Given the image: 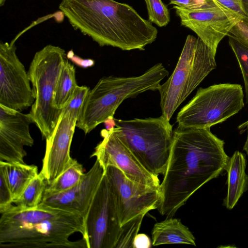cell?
<instances>
[{"label": "cell", "mask_w": 248, "mask_h": 248, "mask_svg": "<svg viewBox=\"0 0 248 248\" xmlns=\"http://www.w3.org/2000/svg\"><path fill=\"white\" fill-rule=\"evenodd\" d=\"M229 158L224 140L214 135L210 128L177 126L159 186V213L174 216L198 189L218 177Z\"/></svg>", "instance_id": "obj_1"}, {"label": "cell", "mask_w": 248, "mask_h": 248, "mask_svg": "<svg viewBox=\"0 0 248 248\" xmlns=\"http://www.w3.org/2000/svg\"><path fill=\"white\" fill-rule=\"evenodd\" d=\"M59 8L76 30L100 46L144 50L157 30L131 6L114 0H62Z\"/></svg>", "instance_id": "obj_2"}, {"label": "cell", "mask_w": 248, "mask_h": 248, "mask_svg": "<svg viewBox=\"0 0 248 248\" xmlns=\"http://www.w3.org/2000/svg\"><path fill=\"white\" fill-rule=\"evenodd\" d=\"M75 232L84 235L82 216L42 204L31 209H20L13 205L1 214V248H87L83 238L69 240Z\"/></svg>", "instance_id": "obj_3"}, {"label": "cell", "mask_w": 248, "mask_h": 248, "mask_svg": "<svg viewBox=\"0 0 248 248\" xmlns=\"http://www.w3.org/2000/svg\"><path fill=\"white\" fill-rule=\"evenodd\" d=\"M169 71L158 63L138 76L103 77L85 98L76 127L85 134L109 118L125 99L133 98L148 91H158L161 81Z\"/></svg>", "instance_id": "obj_4"}, {"label": "cell", "mask_w": 248, "mask_h": 248, "mask_svg": "<svg viewBox=\"0 0 248 248\" xmlns=\"http://www.w3.org/2000/svg\"><path fill=\"white\" fill-rule=\"evenodd\" d=\"M216 54L199 37L187 36L173 72L158 90L161 115L167 120L217 67Z\"/></svg>", "instance_id": "obj_5"}, {"label": "cell", "mask_w": 248, "mask_h": 248, "mask_svg": "<svg viewBox=\"0 0 248 248\" xmlns=\"http://www.w3.org/2000/svg\"><path fill=\"white\" fill-rule=\"evenodd\" d=\"M67 60L63 49L47 45L34 54L28 71L34 97L29 113L46 141L51 137L63 109L55 108L53 101L57 81Z\"/></svg>", "instance_id": "obj_6"}, {"label": "cell", "mask_w": 248, "mask_h": 248, "mask_svg": "<svg viewBox=\"0 0 248 248\" xmlns=\"http://www.w3.org/2000/svg\"><path fill=\"white\" fill-rule=\"evenodd\" d=\"M115 131L141 164L158 175L165 172L173 140L172 126L162 115L118 120Z\"/></svg>", "instance_id": "obj_7"}, {"label": "cell", "mask_w": 248, "mask_h": 248, "mask_svg": "<svg viewBox=\"0 0 248 248\" xmlns=\"http://www.w3.org/2000/svg\"><path fill=\"white\" fill-rule=\"evenodd\" d=\"M244 106L242 86L222 83L200 88L178 113V126L210 128L237 113Z\"/></svg>", "instance_id": "obj_8"}, {"label": "cell", "mask_w": 248, "mask_h": 248, "mask_svg": "<svg viewBox=\"0 0 248 248\" xmlns=\"http://www.w3.org/2000/svg\"><path fill=\"white\" fill-rule=\"evenodd\" d=\"M89 91L87 86L78 85L63 108L51 137L46 141L40 172L47 185L52 183L72 161L71 142L80 110Z\"/></svg>", "instance_id": "obj_9"}, {"label": "cell", "mask_w": 248, "mask_h": 248, "mask_svg": "<svg viewBox=\"0 0 248 248\" xmlns=\"http://www.w3.org/2000/svg\"><path fill=\"white\" fill-rule=\"evenodd\" d=\"M87 248H115L121 230L115 198L104 175L84 217Z\"/></svg>", "instance_id": "obj_10"}, {"label": "cell", "mask_w": 248, "mask_h": 248, "mask_svg": "<svg viewBox=\"0 0 248 248\" xmlns=\"http://www.w3.org/2000/svg\"><path fill=\"white\" fill-rule=\"evenodd\" d=\"M104 175L112 188L121 225L150 211L157 209L159 188L136 183L118 168L108 166Z\"/></svg>", "instance_id": "obj_11"}, {"label": "cell", "mask_w": 248, "mask_h": 248, "mask_svg": "<svg viewBox=\"0 0 248 248\" xmlns=\"http://www.w3.org/2000/svg\"><path fill=\"white\" fill-rule=\"evenodd\" d=\"M16 49L15 41L0 43V105L22 111L32 106L34 97Z\"/></svg>", "instance_id": "obj_12"}, {"label": "cell", "mask_w": 248, "mask_h": 248, "mask_svg": "<svg viewBox=\"0 0 248 248\" xmlns=\"http://www.w3.org/2000/svg\"><path fill=\"white\" fill-rule=\"evenodd\" d=\"M103 138L91 156L96 157L104 172L108 166L120 170L129 179L146 186L159 188L158 175L147 170L139 162L117 134L115 127L103 129Z\"/></svg>", "instance_id": "obj_13"}, {"label": "cell", "mask_w": 248, "mask_h": 248, "mask_svg": "<svg viewBox=\"0 0 248 248\" xmlns=\"http://www.w3.org/2000/svg\"><path fill=\"white\" fill-rule=\"evenodd\" d=\"M181 25L194 31L216 54L218 45L233 26L243 17L220 5L199 10H188L174 5Z\"/></svg>", "instance_id": "obj_14"}, {"label": "cell", "mask_w": 248, "mask_h": 248, "mask_svg": "<svg viewBox=\"0 0 248 248\" xmlns=\"http://www.w3.org/2000/svg\"><path fill=\"white\" fill-rule=\"evenodd\" d=\"M31 123L30 113L0 105V161L25 163L24 147L34 143L29 129Z\"/></svg>", "instance_id": "obj_15"}, {"label": "cell", "mask_w": 248, "mask_h": 248, "mask_svg": "<svg viewBox=\"0 0 248 248\" xmlns=\"http://www.w3.org/2000/svg\"><path fill=\"white\" fill-rule=\"evenodd\" d=\"M104 174L96 159L76 185L63 192L43 197L40 204L78 214L84 219Z\"/></svg>", "instance_id": "obj_16"}, {"label": "cell", "mask_w": 248, "mask_h": 248, "mask_svg": "<svg viewBox=\"0 0 248 248\" xmlns=\"http://www.w3.org/2000/svg\"><path fill=\"white\" fill-rule=\"evenodd\" d=\"M246 167L245 155L238 151L230 157L225 167L228 174V190L223 205L228 209H232L243 193L248 190Z\"/></svg>", "instance_id": "obj_17"}, {"label": "cell", "mask_w": 248, "mask_h": 248, "mask_svg": "<svg viewBox=\"0 0 248 248\" xmlns=\"http://www.w3.org/2000/svg\"><path fill=\"white\" fill-rule=\"evenodd\" d=\"M152 245L185 244L196 246L195 238L181 220L168 217L155 224L152 231Z\"/></svg>", "instance_id": "obj_18"}, {"label": "cell", "mask_w": 248, "mask_h": 248, "mask_svg": "<svg viewBox=\"0 0 248 248\" xmlns=\"http://www.w3.org/2000/svg\"><path fill=\"white\" fill-rule=\"evenodd\" d=\"M0 170L5 177L13 200L17 198L38 174L36 166L27 165L25 163L0 161Z\"/></svg>", "instance_id": "obj_19"}, {"label": "cell", "mask_w": 248, "mask_h": 248, "mask_svg": "<svg viewBox=\"0 0 248 248\" xmlns=\"http://www.w3.org/2000/svg\"><path fill=\"white\" fill-rule=\"evenodd\" d=\"M78 86L75 68L67 59L62 69L56 85L53 101L54 107L59 109L64 108Z\"/></svg>", "instance_id": "obj_20"}, {"label": "cell", "mask_w": 248, "mask_h": 248, "mask_svg": "<svg viewBox=\"0 0 248 248\" xmlns=\"http://www.w3.org/2000/svg\"><path fill=\"white\" fill-rule=\"evenodd\" d=\"M83 175L82 165L72 159L68 167L52 183L47 185L43 197L68 190L76 185Z\"/></svg>", "instance_id": "obj_21"}, {"label": "cell", "mask_w": 248, "mask_h": 248, "mask_svg": "<svg viewBox=\"0 0 248 248\" xmlns=\"http://www.w3.org/2000/svg\"><path fill=\"white\" fill-rule=\"evenodd\" d=\"M47 185L43 175L40 172L25 187L21 194L13 201V205L20 209L37 207L41 203Z\"/></svg>", "instance_id": "obj_22"}, {"label": "cell", "mask_w": 248, "mask_h": 248, "mask_svg": "<svg viewBox=\"0 0 248 248\" xmlns=\"http://www.w3.org/2000/svg\"><path fill=\"white\" fill-rule=\"evenodd\" d=\"M145 216H138L121 226L115 248H133L134 238L140 231Z\"/></svg>", "instance_id": "obj_23"}, {"label": "cell", "mask_w": 248, "mask_h": 248, "mask_svg": "<svg viewBox=\"0 0 248 248\" xmlns=\"http://www.w3.org/2000/svg\"><path fill=\"white\" fill-rule=\"evenodd\" d=\"M229 44L236 58L245 84L246 103L248 104V48L229 36Z\"/></svg>", "instance_id": "obj_24"}, {"label": "cell", "mask_w": 248, "mask_h": 248, "mask_svg": "<svg viewBox=\"0 0 248 248\" xmlns=\"http://www.w3.org/2000/svg\"><path fill=\"white\" fill-rule=\"evenodd\" d=\"M149 20L159 27L166 26L170 21L169 11L162 0H145Z\"/></svg>", "instance_id": "obj_25"}, {"label": "cell", "mask_w": 248, "mask_h": 248, "mask_svg": "<svg viewBox=\"0 0 248 248\" xmlns=\"http://www.w3.org/2000/svg\"><path fill=\"white\" fill-rule=\"evenodd\" d=\"M170 4H174L188 10H199L216 7L220 5L214 0H169Z\"/></svg>", "instance_id": "obj_26"}, {"label": "cell", "mask_w": 248, "mask_h": 248, "mask_svg": "<svg viewBox=\"0 0 248 248\" xmlns=\"http://www.w3.org/2000/svg\"><path fill=\"white\" fill-rule=\"evenodd\" d=\"M228 35L248 48V18L241 17L231 28Z\"/></svg>", "instance_id": "obj_27"}, {"label": "cell", "mask_w": 248, "mask_h": 248, "mask_svg": "<svg viewBox=\"0 0 248 248\" xmlns=\"http://www.w3.org/2000/svg\"><path fill=\"white\" fill-rule=\"evenodd\" d=\"M13 198L5 177L0 170V213L4 212L13 205Z\"/></svg>", "instance_id": "obj_28"}, {"label": "cell", "mask_w": 248, "mask_h": 248, "mask_svg": "<svg viewBox=\"0 0 248 248\" xmlns=\"http://www.w3.org/2000/svg\"><path fill=\"white\" fill-rule=\"evenodd\" d=\"M214 0L227 9L248 18V0Z\"/></svg>", "instance_id": "obj_29"}, {"label": "cell", "mask_w": 248, "mask_h": 248, "mask_svg": "<svg viewBox=\"0 0 248 248\" xmlns=\"http://www.w3.org/2000/svg\"><path fill=\"white\" fill-rule=\"evenodd\" d=\"M151 245L150 238L144 233H138L133 241V248H149Z\"/></svg>", "instance_id": "obj_30"}, {"label": "cell", "mask_w": 248, "mask_h": 248, "mask_svg": "<svg viewBox=\"0 0 248 248\" xmlns=\"http://www.w3.org/2000/svg\"><path fill=\"white\" fill-rule=\"evenodd\" d=\"M107 130H110L114 127H115V126H116V123L115 122V120L114 119V118H109L107 120H106L104 123Z\"/></svg>", "instance_id": "obj_31"}, {"label": "cell", "mask_w": 248, "mask_h": 248, "mask_svg": "<svg viewBox=\"0 0 248 248\" xmlns=\"http://www.w3.org/2000/svg\"><path fill=\"white\" fill-rule=\"evenodd\" d=\"M246 127H247L248 129V137L245 144L244 146L243 150L246 151L247 154L248 155V121L240 124L238 126V129L241 130Z\"/></svg>", "instance_id": "obj_32"}, {"label": "cell", "mask_w": 248, "mask_h": 248, "mask_svg": "<svg viewBox=\"0 0 248 248\" xmlns=\"http://www.w3.org/2000/svg\"><path fill=\"white\" fill-rule=\"evenodd\" d=\"M6 0H0V6H2L4 5Z\"/></svg>", "instance_id": "obj_33"}]
</instances>
